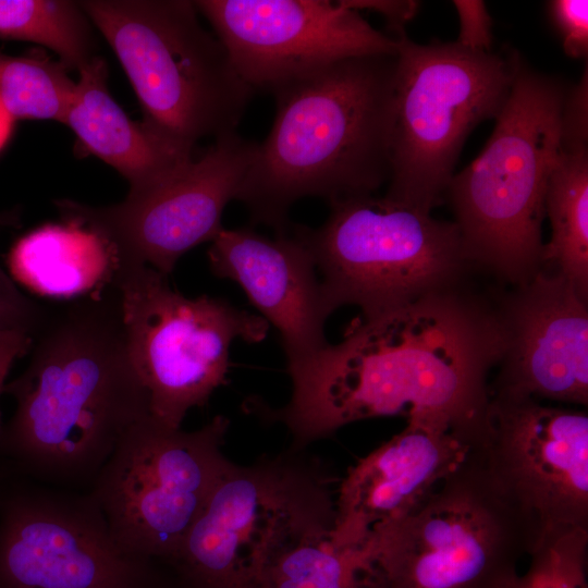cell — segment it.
I'll return each instance as SVG.
<instances>
[{"mask_svg": "<svg viewBox=\"0 0 588 588\" xmlns=\"http://www.w3.org/2000/svg\"><path fill=\"white\" fill-rule=\"evenodd\" d=\"M500 355L492 298L465 283L354 320L341 342L289 371L291 399L269 417L287 427L296 450L393 415L437 420L476 442Z\"/></svg>", "mask_w": 588, "mask_h": 588, "instance_id": "cell-1", "label": "cell"}, {"mask_svg": "<svg viewBox=\"0 0 588 588\" xmlns=\"http://www.w3.org/2000/svg\"><path fill=\"white\" fill-rule=\"evenodd\" d=\"M28 354L24 371L4 388L15 411L0 451L44 485L88 491L125 434L150 415L115 283L48 306Z\"/></svg>", "mask_w": 588, "mask_h": 588, "instance_id": "cell-2", "label": "cell"}, {"mask_svg": "<svg viewBox=\"0 0 588 588\" xmlns=\"http://www.w3.org/2000/svg\"><path fill=\"white\" fill-rule=\"evenodd\" d=\"M396 54L346 59L272 91L271 131L236 196L253 224L285 233L297 200L372 195L389 180Z\"/></svg>", "mask_w": 588, "mask_h": 588, "instance_id": "cell-3", "label": "cell"}, {"mask_svg": "<svg viewBox=\"0 0 588 588\" xmlns=\"http://www.w3.org/2000/svg\"><path fill=\"white\" fill-rule=\"evenodd\" d=\"M512 82L479 156L453 175L445 194L467 259L516 286L542 266V222L550 175L562 150L568 87L510 51Z\"/></svg>", "mask_w": 588, "mask_h": 588, "instance_id": "cell-4", "label": "cell"}, {"mask_svg": "<svg viewBox=\"0 0 588 588\" xmlns=\"http://www.w3.org/2000/svg\"><path fill=\"white\" fill-rule=\"evenodd\" d=\"M78 4L120 61L149 131L187 154L205 137L235 132L254 90L201 26L193 1Z\"/></svg>", "mask_w": 588, "mask_h": 588, "instance_id": "cell-5", "label": "cell"}, {"mask_svg": "<svg viewBox=\"0 0 588 588\" xmlns=\"http://www.w3.org/2000/svg\"><path fill=\"white\" fill-rule=\"evenodd\" d=\"M536 543L477 444L414 510L363 542L381 588H503Z\"/></svg>", "mask_w": 588, "mask_h": 588, "instance_id": "cell-6", "label": "cell"}, {"mask_svg": "<svg viewBox=\"0 0 588 588\" xmlns=\"http://www.w3.org/2000/svg\"><path fill=\"white\" fill-rule=\"evenodd\" d=\"M308 248L332 311L345 305L379 316L465 284L475 269L454 221L387 197L330 203L319 228L291 225Z\"/></svg>", "mask_w": 588, "mask_h": 588, "instance_id": "cell-7", "label": "cell"}, {"mask_svg": "<svg viewBox=\"0 0 588 588\" xmlns=\"http://www.w3.org/2000/svg\"><path fill=\"white\" fill-rule=\"evenodd\" d=\"M301 451L230 466L170 565L179 588H246L273 555L332 530L333 480Z\"/></svg>", "mask_w": 588, "mask_h": 588, "instance_id": "cell-8", "label": "cell"}, {"mask_svg": "<svg viewBox=\"0 0 588 588\" xmlns=\"http://www.w3.org/2000/svg\"><path fill=\"white\" fill-rule=\"evenodd\" d=\"M396 38L384 197L430 212L446 192L469 133L501 112L512 63L510 54L473 52L455 42Z\"/></svg>", "mask_w": 588, "mask_h": 588, "instance_id": "cell-9", "label": "cell"}, {"mask_svg": "<svg viewBox=\"0 0 588 588\" xmlns=\"http://www.w3.org/2000/svg\"><path fill=\"white\" fill-rule=\"evenodd\" d=\"M132 364L147 391L151 416L181 428L225 383L235 340L258 343L269 323L223 298L186 297L145 265L121 266L114 281Z\"/></svg>", "mask_w": 588, "mask_h": 588, "instance_id": "cell-10", "label": "cell"}, {"mask_svg": "<svg viewBox=\"0 0 588 588\" xmlns=\"http://www.w3.org/2000/svg\"><path fill=\"white\" fill-rule=\"evenodd\" d=\"M229 427L218 415L184 431L150 414L125 434L87 491L124 551L171 565L233 464L222 452Z\"/></svg>", "mask_w": 588, "mask_h": 588, "instance_id": "cell-11", "label": "cell"}, {"mask_svg": "<svg viewBox=\"0 0 588 588\" xmlns=\"http://www.w3.org/2000/svg\"><path fill=\"white\" fill-rule=\"evenodd\" d=\"M257 143L236 132L215 138L198 158L163 181L124 200L94 207L70 199L54 201L62 220L100 236L121 266L145 265L170 275L179 259L223 229L221 218L236 199Z\"/></svg>", "mask_w": 588, "mask_h": 588, "instance_id": "cell-12", "label": "cell"}, {"mask_svg": "<svg viewBox=\"0 0 588 588\" xmlns=\"http://www.w3.org/2000/svg\"><path fill=\"white\" fill-rule=\"evenodd\" d=\"M124 551L87 491L22 486L0 501V588H166Z\"/></svg>", "mask_w": 588, "mask_h": 588, "instance_id": "cell-13", "label": "cell"}, {"mask_svg": "<svg viewBox=\"0 0 588 588\" xmlns=\"http://www.w3.org/2000/svg\"><path fill=\"white\" fill-rule=\"evenodd\" d=\"M476 444L537 543L555 532L588 529L586 412L491 394Z\"/></svg>", "mask_w": 588, "mask_h": 588, "instance_id": "cell-14", "label": "cell"}, {"mask_svg": "<svg viewBox=\"0 0 588 588\" xmlns=\"http://www.w3.org/2000/svg\"><path fill=\"white\" fill-rule=\"evenodd\" d=\"M211 24L242 79L278 87L333 63L396 54L399 39L373 28L340 0L193 1Z\"/></svg>", "mask_w": 588, "mask_h": 588, "instance_id": "cell-15", "label": "cell"}, {"mask_svg": "<svg viewBox=\"0 0 588 588\" xmlns=\"http://www.w3.org/2000/svg\"><path fill=\"white\" fill-rule=\"evenodd\" d=\"M491 298L501 333L491 394L587 406L588 298L546 268Z\"/></svg>", "mask_w": 588, "mask_h": 588, "instance_id": "cell-16", "label": "cell"}, {"mask_svg": "<svg viewBox=\"0 0 588 588\" xmlns=\"http://www.w3.org/2000/svg\"><path fill=\"white\" fill-rule=\"evenodd\" d=\"M208 262L216 277L237 283L278 330L287 372L329 344L324 324L333 311L314 259L293 231L268 237L250 226L223 228L211 242Z\"/></svg>", "mask_w": 588, "mask_h": 588, "instance_id": "cell-17", "label": "cell"}, {"mask_svg": "<svg viewBox=\"0 0 588 588\" xmlns=\"http://www.w3.org/2000/svg\"><path fill=\"white\" fill-rule=\"evenodd\" d=\"M474 444L443 422L407 419L400 433L347 470L335 492L331 539L340 546L362 544L373 528L422 502Z\"/></svg>", "mask_w": 588, "mask_h": 588, "instance_id": "cell-18", "label": "cell"}, {"mask_svg": "<svg viewBox=\"0 0 588 588\" xmlns=\"http://www.w3.org/2000/svg\"><path fill=\"white\" fill-rule=\"evenodd\" d=\"M78 73L63 124L76 135L79 151L114 168L128 182V192L156 185L193 159L123 111L109 93L102 58L96 56Z\"/></svg>", "mask_w": 588, "mask_h": 588, "instance_id": "cell-19", "label": "cell"}, {"mask_svg": "<svg viewBox=\"0 0 588 588\" xmlns=\"http://www.w3.org/2000/svg\"><path fill=\"white\" fill-rule=\"evenodd\" d=\"M9 274L28 291L59 302L103 292L114 284V252L91 230L69 220L22 235L7 258Z\"/></svg>", "mask_w": 588, "mask_h": 588, "instance_id": "cell-20", "label": "cell"}, {"mask_svg": "<svg viewBox=\"0 0 588 588\" xmlns=\"http://www.w3.org/2000/svg\"><path fill=\"white\" fill-rule=\"evenodd\" d=\"M544 211L552 236L543 245L541 268L561 273L588 298V145L562 147Z\"/></svg>", "mask_w": 588, "mask_h": 588, "instance_id": "cell-21", "label": "cell"}, {"mask_svg": "<svg viewBox=\"0 0 588 588\" xmlns=\"http://www.w3.org/2000/svg\"><path fill=\"white\" fill-rule=\"evenodd\" d=\"M330 534L307 538L273 555L246 588H381L364 544L340 546Z\"/></svg>", "mask_w": 588, "mask_h": 588, "instance_id": "cell-22", "label": "cell"}, {"mask_svg": "<svg viewBox=\"0 0 588 588\" xmlns=\"http://www.w3.org/2000/svg\"><path fill=\"white\" fill-rule=\"evenodd\" d=\"M0 37L45 46L70 72L96 57L91 22L74 1L2 0Z\"/></svg>", "mask_w": 588, "mask_h": 588, "instance_id": "cell-23", "label": "cell"}, {"mask_svg": "<svg viewBox=\"0 0 588 588\" xmlns=\"http://www.w3.org/2000/svg\"><path fill=\"white\" fill-rule=\"evenodd\" d=\"M69 70L40 51L26 56L0 53V101L15 119L63 123L75 84Z\"/></svg>", "mask_w": 588, "mask_h": 588, "instance_id": "cell-24", "label": "cell"}, {"mask_svg": "<svg viewBox=\"0 0 588 588\" xmlns=\"http://www.w3.org/2000/svg\"><path fill=\"white\" fill-rule=\"evenodd\" d=\"M588 529H573L544 537L528 554L523 575L503 588H588Z\"/></svg>", "mask_w": 588, "mask_h": 588, "instance_id": "cell-25", "label": "cell"}, {"mask_svg": "<svg viewBox=\"0 0 588 588\" xmlns=\"http://www.w3.org/2000/svg\"><path fill=\"white\" fill-rule=\"evenodd\" d=\"M47 307L24 294L0 265V331L15 330L34 335Z\"/></svg>", "mask_w": 588, "mask_h": 588, "instance_id": "cell-26", "label": "cell"}, {"mask_svg": "<svg viewBox=\"0 0 588 588\" xmlns=\"http://www.w3.org/2000/svg\"><path fill=\"white\" fill-rule=\"evenodd\" d=\"M548 13L558 30L565 54L574 59L588 57V1L552 0Z\"/></svg>", "mask_w": 588, "mask_h": 588, "instance_id": "cell-27", "label": "cell"}, {"mask_svg": "<svg viewBox=\"0 0 588 588\" xmlns=\"http://www.w3.org/2000/svg\"><path fill=\"white\" fill-rule=\"evenodd\" d=\"M460 20L456 41L461 48L473 52H490L492 20L481 0H454Z\"/></svg>", "mask_w": 588, "mask_h": 588, "instance_id": "cell-28", "label": "cell"}, {"mask_svg": "<svg viewBox=\"0 0 588 588\" xmlns=\"http://www.w3.org/2000/svg\"><path fill=\"white\" fill-rule=\"evenodd\" d=\"M563 148L584 146L588 144V66L579 82L569 86L566 93L562 112Z\"/></svg>", "mask_w": 588, "mask_h": 588, "instance_id": "cell-29", "label": "cell"}, {"mask_svg": "<svg viewBox=\"0 0 588 588\" xmlns=\"http://www.w3.org/2000/svg\"><path fill=\"white\" fill-rule=\"evenodd\" d=\"M347 9L360 12L368 10L380 14L393 37L405 34V25L418 12L420 3L415 0H340Z\"/></svg>", "mask_w": 588, "mask_h": 588, "instance_id": "cell-30", "label": "cell"}, {"mask_svg": "<svg viewBox=\"0 0 588 588\" xmlns=\"http://www.w3.org/2000/svg\"><path fill=\"white\" fill-rule=\"evenodd\" d=\"M33 335L15 330L0 331V396L4 393L10 371L16 360L29 353ZM3 430L0 411V438Z\"/></svg>", "mask_w": 588, "mask_h": 588, "instance_id": "cell-31", "label": "cell"}, {"mask_svg": "<svg viewBox=\"0 0 588 588\" xmlns=\"http://www.w3.org/2000/svg\"><path fill=\"white\" fill-rule=\"evenodd\" d=\"M14 118L0 101V150L11 136Z\"/></svg>", "mask_w": 588, "mask_h": 588, "instance_id": "cell-32", "label": "cell"}, {"mask_svg": "<svg viewBox=\"0 0 588 588\" xmlns=\"http://www.w3.org/2000/svg\"><path fill=\"white\" fill-rule=\"evenodd\" d=\"M21 224V212L17 209H11L0 212V229L16 228Z\"/></svg>", "mask_w": 588, "mask_h": 588, "instance_id": "cell-33", "label": "cell"}, {"mask_svg": "<svg viewBox=\"0 0 588 588\" xmlns=\"http://www.w3.org/2000/svg\"><path fill=\"white\" fill-rule=\"evenodd\" d=\"M2 492L0 491V501H1Z\"/></svg>", "mask_w": 588, "mask_h": 588, "instance_id": "cell-34", "label": "cell"}]
</instances>
